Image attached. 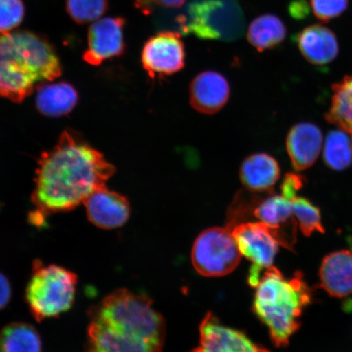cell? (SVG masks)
I'll return each mask as SVG.
<instances>
[{
  "instance_id": "484cf974",
  "label": "cell",
  "mask_w": 352,
  "mask_h": 352,
  "mask_svg": "<svg viewBox=\"0 0 352 352\" xmlns=\"http://www.w3.org/2000/svg\"><path fill=\"white\" fill-rule=\"evenodd\" d=\"M25 7L21 0H0V34L17 28L24 19Z\"/></svg>"
},
{
  "instance_id": "5bb4252c",
  "label": "cell",
  "mask_w": 352,
  "mask_h": 352,
  "mask_svg": "<svg viewBox=\"0 0 352 352\" xmlns=\"http://www.w3.org/2000/svg\"><path fill=\"white\" fill-rule=\"evenodd\" d=\"M230 96V86L226 77L215 72H201L189 87V100L197 112L211 116L221 110Z\"/></svg>"
},
{
  "instance_id": "d4e9b609",
  "label": "cell",
  "mask_w": 352,
  "mask_h": 352,
  "mask_svg": "<svg viewBox=\"0 0 352 352\" xmlns=\"http://www.w3.org/2000/svg\"><path fill=\"white\" fill-rule=\"evenodd\" d=\"M107 8V0H66V10L78 24L99 20Z\"/></svg>"
},
{
  "instance_id": "d6986e66",
  "label": "cell",
  "mask_w": 352,
  "mask_h": 352,
  "mask_svg": "<svg viewBox=\"0 0 352 352\" xmlns=\"http://www.w3.org/2000/svg\"><path fill=\"white\" fill-rule=\"evenodd\" d=\"M36 107L47 117L66 116L78 103V92L67 82H43L36 87Z\"/></svg>"
},
{
  "instance_id": "7c38bea8",
  "label": "cell",
  "mask_w": 352,
  "mask_h": 352,
  "mask_svg": "<svg viewBox=\"0 0 352 352\" xmlns=\"http://www.w3.org/2000/svg\"><path fill=\"white\" fill-rule=\"evenodd\" d=\"M253 214L259 222L272 228L280 245L293 250L297 241V221L293 215L292 201L283 195L268 197L255 206Z\"/></svg>"
},
{
  "instance_id": "4dcf8cb0",
  "label": "cell",
  "mask_w": 352,
  "mask_h": 352,
  "mask_svg": "<svg viewBox=\"0 0 352 352\" xmlns=\"http://www.w3.org/2000/svg\"><path fill=\"white\" fill-rule=\"evenodd\" d=\"M289 12L294 19H303L309 13V7L305 0H296L290 4Z\"/></svg>"
},
{
  "instance_id": "ac0fdd59",
  "label": "cell",
  "mask_w": 352,
  "mask_h": 352,
  "mask_svg": "<svg viewBox=\"0 0 352 352\" xmlns=\"http://www.w3.org/2000/svg\"><path fill=\"white\" fill-rule=\"evenodd\" d=\"M280 169L274 157L267 153L249 156L241 166L240 179L245 188L254 192H270L280 178Z\"/></svg>"
},
{
  "instance_id": "4fadbf2b",
  "label": "cell",
  "mask_w": 352,
  "mask_h": 352,
  "mask_svg": "<svg viewBox=\"0 0 352 352\" xmlns=\"http://www.w3.org/2000/svg\"><path fill=\"white\" fill-rule=\"evenodd\" d=\"M89 221L102 230H116L127 222L131 206L126 197L120 193L101 188L85 201Z\"/></svg>"
},
{
  "instance_id": "7402d4cb",
  "label": "cell",
  "mask_w": 352,
  "mask_h": 352,
  "mask_svg": "<svg viewBox=\"0 0 352 352\" xmlns=\"http://www.w3.org/2000/svg\"><path fill=\"white\" fill-rule=\"evenodd\" d=\"M331 107L327 120L352 138V74L333 86Z\"/></svg>"
},
{
  "instance_id": "7a4b0ae2",
  "label": "cell",
  "mask_w": 352,
  "mask_h": 352,
  "mask_svg": "<svg viewBox=\"0 0 352 352\" xmlns=\"http://www.w3.org/2000/svg\"><path fill=\"white\" fill-rule=\"evenodd\" d=\"M87 352H162L166 321L144 294L120 289L91 307Z\"/></svg>"
},
{
  "instance_id": "44dd1931",
  "label": "cell",
  "mask_w": 352,
  "mask_h": 352,
  "mask_svg": "<svg viewBox=\"0 0 352 352\" xmlns=\"http://www.w3.org/2000/svg\"><path fill=\"white\" fill-rule=\"evenodd\" d=\"M42 340L32 324L14 322L0 332V352H42Z\"/></svg>"
},
{
  "instance_id": "9a60e30c",
  "label": "cell",
  "mask_w": 352,
  "mask_h": 352,
  "mask_svg": "<svg viewBox=\"0 0 352 352\" xmlns=\"http://www.w3.org/2000/svg\"><path fill=\"white\" fill-rule=\"evenodd\" d=\"M322 142V133L318 126L307 122L294 126L286 139V148L294 168L300 171L314 165Z\"/></svg>"
},
{
  "instance_id": "4316f807",
  "label": "cell",
  "mask_w": 352,
  "mask_h": 352,
  "mask_svg": "<svg viewBox=\"0 0 352 352\" xmlns=\"http://www.w3.org/2000/svg\"><path fill=\"white\" fill-rule=\"evenodd\" d=\"M310 4L316 19L328 22L346 11L349 0H310Z\"/></svg>"
},
{
  "instance_id": "83f0119b",
  "label": "cell",
  "mask_w": 352,
  "mask_h": 352,
  "mask_svg": "<svg viewBox=\"0 0 352 352\" xmlns=\"http://www.w3.org/2000/svg\"><path fill=\"white\" fill-rule=\"evenodd\" d=\"M305 180L301 175L296 173H289L285 175L281 184V193L286 199L292 201L297 197V193L303 186Z\"/></svg>"
},
{
  "instance_id": "e0dca14e",
  "label": "cell",
  "mask_w": 352,
  "mask_h": 352,
  "mask_svg": "<svg viewBox=\"0 0 352 352\" xmlns=\"http://www.w3.org/2000/svg\"><path fill=\"white\" fill-rule=\"evenodd\" d=\"M320 280L330 296H352V252L342 250L327 255L320 265Z\"/></svg>"
},
{
  "instance_id": "6da1fadb",
  "label": "cell",
  "mask_w": 352,
  "mask_h": 352,
  "mask_svg": "<svg viewBox=\"0 0 352 352\" xmlns=\"http://www.w3.org/2000/svg\"><path fill=\"white\" fill-rule=\"evenodd\" d=\"M116 169L95 148L65 131L38 162L32 204L39 215L67 212L105 187Z\"/></svg>"
},
{
  "instance_id": "8992f818",
  "label": "cell",
  "mask_w": 352,
  "mask_h": 352,
  "mask_svg": "<svg viewBox=\"0 0 352 352\" xmlns=\"http://www.w3.org/2000/svg\"><path fill=\"white\" fill-rule=\"evenodd\" d=\"M179 22L184 34L206 41L233 42L245 30L244 13L239 0H190Z\"/></svg>"
},
{
  "instance_id": "ba28073f",
  "label": "cell",
  "mask_w": 352,
  "mask_h": 352,
  "mask_svg": "<svg viewBox=\"0 0 352 352\" xmlns=\"http://www.w3.org/2000/svg\"><path fill=\"white\" fill-rule=\"evenodd\" d=\"M231 231L242 256L252 263L248 283L255 288L261 281L263 272L274 264L279 242L272 228L262 222L236 223Z\"/></svg>"
},
{
  "instance_id": "3957f363",
  "label": "cell",
  "mask_w": 352,
  "mask_h": 352,
  "mask_svg": "<svg viewBox=\"0 0 352 352\" xmlns=\"http://www.w3.org/2000/svg\"><path fill=\"white\" fill-rule=\"evenodd\" d=\"M61 64L45 38L29 32L0 34V98L21 103L35 85L61 76Z\"/></svg>"
},
{
  "instance_id": "2e32d148",
  "label": "cell",
  "mask_w": 352,
  "mask_h": 352,
  "mask_svg": "<svg viewBox=\"0 0 352 352\" xmlns=\"http://www.w3.org/2000/svg\"><path fill=\"white\" fill-rule=\"evenodd\" d=\"M296 41L302 55L315 65L332 63L340 52L336 34L327 26L320 24L302 30L298 34Z\"/></svg>"
},
{
  "instance_id": "8fae6325",
  "label": "cell",
  "mask_w": 352,
  "mask_h": 352,
  "mask_svg": "<svg viewBox=\"0 0 352 352\" xmlns=\"http://www.w3.org/2000/svg\"><path fill=\"white\" fill-rule=\"evenodd\" d=\"M125 20L121 17H105L94 21L88 30V47L83 59L91 65L120 56L125 51Z\"/></svg>"
},
{
  "instance_id": "52a82bcc",
  "label": "cell",
  "mask_w": 352,
  "mask_h": 352,
  "mask_svg": "<svg viewBox=\"0 0 352 352\" xmlns=\"http://www.w3.org/2000/svg\"><path fill=\"white\" fill-rule=\"evenodd\" d=\"M241 254L228 228H210L197 237L191 259L198 274L208 277L230 274L239 265Z\"/></svg>"
},
{
  "instance_id": "9c48e42d",
  "label": "cell",
  "mask_w": 352,
  "mask_h": 352,
  "mask_svg": "<svg viewBox=\"0 0 352 352\" xmlns=\"http://www.w3.org/2000/svg\"><path fill=\"white\" fill-rule=\"evenodd\" d=\"M142 63L152 78L173 76L186 65V50L179 33L162 32L144 43Z\"/></svg>"
},
{
  "instance_id": "f546056e",
  "label": "cell",
  "mask_w": 352,
  "mask_h": 352,
  "mask_svg": "<svg viewBox=\"0 0 352 352\" xmlns=\"http://www.w3.org/2000/svg\"><path fill=\"white\" fill-rule=\"evenodd\" d=\"M12 285L8 277L0 272V310L3 309L10 302L12 298Z\"/></svg>"
},
{
  "instance_id": "5b68a950",
  "label": "cell",
  "mask_w": 352,
  "mask_h": 352,
  "mask_svg": "<svg viewBox=\"0 0 352 352\" xmlns=\"http://www.w3.org/2000/svg\"><path fill=\"white\" fill-rule=\"evenodd\" d=\"M78 276L56 264L35 261L25 289V301L38 321L67 312L76 300Z\"/></svg>"
},
{
  "instance_id": "f1b7e54d",
  "label": "cell",
  "mask_w": 352,
  "mask_h": 352,
  "mask_svg": "<svg viewBox=\"0 0 352 352\" xmlns=\"http://www.w3.org/2000/svg\"><path fill=\"white\" fill-rule=\"evenodd\" d=\"M186 0H138V7L144 12H151L153 7L180 8Z\"/></svg>"
},
{
  "instance_id": "277c9868",
  "label": "cell",
  "mask_w": 352,
  "mask_h": 352,
  "mask_svg": "<svg viewBox=\"0 0 352 352\" xmlns=\"http://www.w3.org/2000/svg\"><path fill=\"white\" fill-rule=\"evenodd\" d=\"M254 289V314L270 329L276 346H287L300 327L303 310L312 302L311 289L300 272L287 279L274 266L263 272Z\"/></svg>"
},
{
  "instance_id": "603a6c76",
  "label": "cell",
  "mask_w": 352,
  "mask_h": 352,
  "mask_svg": "<svg viewBox=\"0 0 352 352\" xmlns=\"http://www.w3.org/2000/svg\"><path fill=\"white\" fill-rule=\"evenodd\" d=\"M325 164L333 170H342L352 162V142L346 131H333L328 135L324 147Z\"/></svg>"
},
{
  "instance_id": "30bf717a",
  "label": "cell",
  "mask_w": 352,
  "mask_h": 352,
  "mask_svg": "<svg viewBox=\"0 0 352 352\" xmlns=\"http://www.w3.org/2000/svg\"><path fill=\"white\" fill-rule=\"evenodd\" d=\"M191 352H270L254 342L243 332L226 327L212 312L200 325L199 346Z\"/></svg>"
},
{
  "instance_id": "cb8c5ba5",
  "label": "cell",
  "mask_w": 352,
  "mask_h": 352,
  "mask_svg": "<svg viewBox=\"0 0 352 352\" xmlns=\"http://www.w3.org/2000/svg\"><path fill=\"white\" fill-rule=\"evenodd\" d=\"M294 219L302 234L309 236L315 232H324L320 210L305 197H294L292 201Z\"/></svg>"
},
{
  "instance_id": "ffe728a7",
  "label": "cell",
  "mask_w": 352,
  "mask_h": 352,
  "mask_svg": "<svg viewBox=\"0 0 352 352\" xmlns=\"http://www.w3.org/2000/svg\"><path fill=\"white\" fill-rule=\"evenodd\" d=\"M287 34L285 25L280 17L267 13L256 17L250 24L248 38L258 52L272 50L283 43Z\"/></svg>"
}]
</instances>
